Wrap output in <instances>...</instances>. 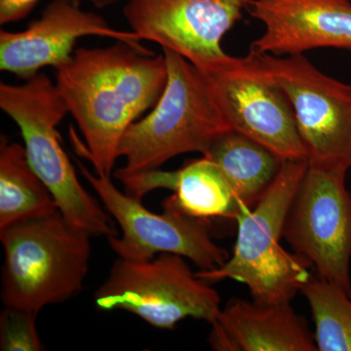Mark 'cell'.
<instances>
[{
    "instance_id": "1",
    "label": "cell",
    "mask_w": 351,
    "mask_h": 351,
    "mask_svg": "<svg viewBox=\"0 0 351 351\" xmlns=\"http://www.w3.org/2000/svg\"><path fill=\"white\" fill-rule=\"evenodd\" d=\"M168 71L164 55L117 41L106 48H78L56 69V85L85 145L71 130L76 152L95 174H112L120 141L145 110L156 105Z\"/></svg>"
},
{
    "instance_id": "2",
    "label": "cell",
    "mask_w": 351,
    "mask_h": 351,
    "mask_svg": "<svg viewBox=\"0 0 351 351\" xmlns=\"http://www.w3.org/2000/svg\"><path fill=\"white\" fill-rule=\"evenodd\" d=\"M162 51L168 71L165 89L152 112L124 133L119 156L125 158V165L114 174L159 169L173 157L189 152L206 156L232 130L205 73L174 51Z\"/></svg>"
},
{
    "instance_id": "3",
    "label": "cell",
    "mask_w": 351,
    "mask_h": 351,
    "mask_svg": "<svg viewBox=\"0 0 351 351\" xmlns=\"http://www.w3.org/2000/svg\"><path fill=\"white\" fill-rule=\"evenodd\" d=\"M307 160H286L254 210L237 217L239 234L232 257L196 276L217 282L232 279L246 285L261 304L290 302L311 278V265L281 246L289 210L306 175Z\"/></svg>"
},
{
    "instance_id": "4",
    "label": "cell",
    "mask_w": 351,
    "mask_h": 351,
    "mask_svg": "<svg viewBox=\"0 0 351 351\" xmlns=\"http://www.w3.org/2000/svg\"><path fill=\"white\" fill-rule=\"evenodd\" d=\"M91 237L60 211L0 230L4 306L38 313L80 293L89 270Z\"/></svg>"
},
{
    "instance_id": "5",
    "label": "cell",
    "mask_w": 351,
    "mask_h": 351,
    "mask_svg": "<svg viewBox=\"0 0 351 351\" xmlns=\"http://www.w3.org/2000/svg\"><path fill=\"white\" fill-rule=\"evenodd\" d=\"M0 108L16 122L32 169L66 221L92 237H117L112 217L83 188L57 127L69 113L56 83L43 73L21 85L0 83Z\"/></svg>"
},
{
    "instance_id": "6",
    "label": "cell",
    "mask_w": 351,
    "mask_h": 351,
    "mask_svg": "<svg viewBox=\"0 0 351 351\" xmlns=\"http://www.w3.org/2000/svg\"><path fill=\"white\" fill-rule=\"evenodd\" d=\"M94 302L99 311H125L165 330L188 317L211 324L221 311L219 293L191 271L184 257L171 253L149 261L119 258Z\"/></svg>"
},
{
    "instance_id": "7",
    "label": "cell",
    "mask_w": 351,
    "mask_h": 351,
    "mask_svg": "<svg viewBox=\"0 0 351 351\" xmlns=\"http://www.w3.org/2000/svg\"><path fill=\"white\" fill-rule=\"evenodd\" d=\"M77 165L121 228V237L107 239L119 258L149 261L161 253L176 254L189 258L200 270L218 269L230 258L228 252L212 239L206 221L184 213L172 196L164 201L162 214L154 213L142 200L120 191L110 177L92 174L82 163Z\"/></svg>"
},
{
    "instance_id": "8",
    "label": "cell",
    "mask_w": 351,
    "mask_h": 351,
    "mask_svg": "<svg viewBox=\"0 0 351 351\" xmlns=\"http://www.w3.org/2000/svg\"><path fill=\"white\" fill-rule=\"evenodd\" d=\"M287 95L311 167L351 168V85L325 75L304 57L258 54Z\"/></svg>"
},
{
    "instance_id": "9",
    "label": "cell",
    "mask_w": 351,
    "mask_h": 351,
    "mask_svg": "<svg viewBox=\"0 0 351 351\" xmlns=\"http://www.w3.org/2000/svg\"><path fill=\"white\" fill-rule=\"evenodd\" d=\"M201 71L207 76L232 130L253 138L284 161L307 160L287 95L258 54H228Z\"/></svg>"
},
{
    "instance_id": "10",
    "label": "cell",
    "mask_w": 351,
    "mask_h": 351,
    "mask_svg": "<svg viewBox=\"0 0 351 351\" xmlns=\"http://www.w3.org/2000/svg\"><path fill=\"white\" fill-rule=\"evenodd\" d=\"M346 173L308 165L283 237L318 277L351 294V193Z\"/></svg>"
},
{
    "instance_id": "11",
    "label": "cell",
    "mask_w": 351,
    "mask_h": 351,
    "mask_svg": "<svg viewBox=\"0 0 351 351\" xmlns=\"http://www.w3.org/2000/svg\"><path fill=\"white\" fill-rule=\"evenodd\" d=\"M252 0H127L124 17L142 40L182 55L200 69L226 56L223 36Z\"/></svg>"
},
{
    "instance_id": "12",
    "label": "cell",
    "mask_w": 351,
    "mask_h": 351,
    "mask_svg": "<svg viewBox=\"0 0 351 351\" xmlns=\"http://www.w3.org/2000/svg\"><path fill=\"white\" fill-rule=\"evenodd\" d=\"M92 36L145 48L135 32L113 29L100 15L82 10L78 0H53L25 31L0 32V69L29 80L41 69L66 63L78 39Z\"/></svg>"
},
{
    "instance_id": "13",
    "label": "cell",
    "mask_w": 351,
    "mask_h": 351,
    "mask_svg": "<svg viewBox=\"0 0 351 351\" xmlns=\"http://www.w3.org/2000/svg\"><path fill=\"white\" fill-rule=\"evenodd\" d=\"M265 25L250 52L298 56L318 48L351 50V0H252Z\"/></svg>"
},
{
    "instance_id": "14",
    "label": "cell",
    "mask_w": 351,
    "mask_h": 351,
    "mask_svg": "<svg viewBox=\"0 0 351 351\" xmlns=\"http://www.w3.org/2000/svg\"><path fill=\"white\" fill-rule=\"evenodd\" d=\"M210 346L219 351H316L314 335L290 302L230 300L213 323Z\"/></svg>"
},
{
    "instance_id": "15",
    "label": "cell",
    "mask_w": 351,
    "mask_h": 351,
    "mask_svg": "<svg viewBox=\"0 0 351 351\" xmlns=\"http://www.w3.org/2000/svg\"><path fill=\"white\" fill-rule=\"evenodd\" d=\"M203 156L218 166L230 184L237 203L235 219L257 204L284 162L267 147L234 130L223 134Z\"/></svg>"
},
{
    "instance_id": "16",
    "label": "cell",
    "mask_w": 351,
    "mask_h": 351,
    "mask_svg": "<svg viewBox=\"0 0 351 351\" xmlns=\"http://www.w3.org/2000/svg\"><path fill=\"white\" fill-rule=\"evenodd\" d=\"M59 212L49 189L32 169L25 147L0 143V230Z\"/></svg>"
},
{
    "instance_id": "17",
    "label": "cell",
    "mask_w": 351,
    "mask_h": 351,
    "mask_svg": "<svg viewBox=\"0 0 351 351\" xmlns=\"http://www.w3.org/2000/svg\"><path fill=\"white\" fill-rule=\"evenodd\" d=\"M159 189L174 191L176 204L193 218L237 217L232 189L218 166L207 156L189 161L177 171H160Z\"/></svg>"
},
{
    "instance_id": "18",
    "label": "cell",
    "mask_w": 351,
    "mask_h": 351,
    "mask_svg": "<svg viewBox=\"0 0 351 351\" xmlns=\"http://www.w3.org/2000/svg\"><path fill=\"white\" fill-rule=\"evenodd\" d=\"M301 293L313 313L317 350L351 351V294L318 276H311Z\"/></svg>"
},
{
    "instance_id": "19",
    "label": "cell",
    "mask_w": 351,
    "mask_h": 351,
    "mask_svg": "<svg viewBox=\"0 0 351 351\" xmlns=\"http://www.w3.org/2000/svg\"><path fill=\"white\" fill-rule=\"evenodd\" d=\"M38 314L27 309L4 307L0 314V350H43L36 328Z\"/></svg>"
},
{
    "instance_id": "20",
    "label": "cell",
    "mask_w": 351,
    "mask_h": 351,
    "mask_svg": "<svg viewBox=\"0 0 351 351\" xmlns=\"http://www.w3.org/2000/svg\"><path fill=\"white\" fill-rule=\"evenodd\" d=\"M39 0H0V24L18 22L32 12Z\"/></svg>"
}]
</instances>
